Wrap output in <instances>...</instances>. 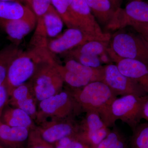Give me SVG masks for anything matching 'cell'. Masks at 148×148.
<instances>
[{"label":"cell","mask_w":148,"mask_h":148,"mask_svg":"<svg viewBox=\"0 0 148 148\" xmlns=\"http://www.w3.org/2000/svg\"><path fill=\"white\" fill-rule=\"evenodd\" d=\"M73 96L78 106L86 112H97L106 126L108 127L115 126L110 107L117 97L106 84L103 82H90L82 89L76 90Z\"/></svg>","instance_id":"cell-1"},{"label":"cell","mask_w":148,"mask_h":148,"mask_svg":"<svg viewBox=\"0 0 148 148\" xmlns=\"http://www.w3.org/2000/svg\"><path fill=\"white\" fill-rule=\"evenodd\" d=\"M52 58L47 48H32L24 52L20 51L9 66L5 82L8 94L34 75L38 64Z\"/></svg>","instance_id":"cell-2"},{"label":"cell","mask_w":148,"mask_h":148,"mask_svg":"<svg viewBox=\"0 0 148 148\" xmlns=\"http://www.w3.org/2000/svg\"><path fill=\"white\" fill-rule=\"evenodd\" d=\"M148 96V94L145 96L127 95L116 98L110 107L114 122L115 123L117 120H120L133 130L143 119V106Z\"/></svg>","instance_id":"cell-3"},{"label":"cell","mask_w":148,"mask_h":148,"mask_svg":"<svg viewBox=\"0 0 148 148\" xmlns=\"http://www.w3.org/2000/svg\"><path fill=\"white\" fill-rule=\"evenodd\" d=\"M71 12L76 29L93 40L109 41L110 34L103 32L85 0H73Z\"/></svg>","instance_id":"cell-4"},{"label":"cell","mask_w":148,"mask_h":148,"mask_svg":"<svg viewBox=\"0 0 148 148\" xmlns=\"http://www.w3.org/2000/svg\"><path fill=\"white\" fill-rule=\"evenodd\" d=\"M110 48L120 58L138 60L148 65V47L141 36L118 33L113 38Z\"/></svg>","instance_id":"cell-5"},{"label":"cell","mask_w":148,"mask_h":148,"mask_svg":"<svg viewBox=\"0 0 148 148\" xmlns=\"http://www.w3.org/2000/svg\"><path fill=\"white\" fill-rule=\"evenodd\" d=\"M54 61L45 62L34 74V91L41 101L59 92L64 82L56 68Z\"/></svg>","instance_id":"cell-6"},{"label":"cell","mask_w":148,"mask_h":148,"mask_svg":"<svg viewBox=\"0 0 148 148\" xmlns=\"http://www.w3.org/2000/svg\"><path fill=\"white\" fill-rule=\"evenodd\" d=\"M103 82L116 97L127 95L145 96L148 94L138 83L122 73L116 64L104 66Z\"/></svg>","instance_id":"cell-7"},{"label":"cell","mask_w":148,"mask_h":148,"mask_svg":"<svg viewBox=\"0 0 148 148\" xmlns=\"http://www.w3.org/2000/svg\"><path fill=\"white\" fill-rule=\"evenodd\" d=\"M107 52L120 71L135 81L148 93V64L138 60L120 58L110 47L108 48Z\"/></svg>","instance_id":"cell-8"},{"label":"cell","mask_w":148,"mask_h":148,"mask_svg":"<svg viewBox=\"0 0 148 148\" xmlns=\"http://www.w3.org/2000/svg\"><path fill=\"white\" fill-rule=\"evenodd\" d=\"M91 40H94L85 34L79 29L69 28L58 38L48 42L47 48L52 55L64 54Z\"/></svg>","instance_id":"cell-9"},{"label":"cell","mask_w":148,"mask_h":148,"mask_svg":"<svg viewBox=\"0 0 148 148\" xmlns=\"http://www.w3.org/2000/svg\"><path fill=\"white\" fill-rule=\"evenodd\" d=\"M118 29L136 23L148 22V3L143 0H132L125 8L117 10Z\"/></svg>","instance_id":"cell-10"},{"label":"cell","mask_w":148,"mask_h":148,"mask_svg":"<svg viewBox=\"0 0 148 148\" xmlns=\"http://www.w3.org/2000/svg\"><path fill=\"white\" fill-rule=\"evenodd\" d=\"M40 102V108L45 113L56 114L61 117L69 115L75 106H77L73 96L64 91L58 92Z\"/></svg>","instance_id":"cell-11"},{"label":"cell","mask_w":148,"mask_h":148,"mask_svg":"<svg viewBox=\"0 0 148 148\" xmlns=\"http://www.w3.org/2000/svg\"><path fill=\"white\" fill-rule=\"evenodd\" d=\"M98 23L109 30L117 29L116 11L109 0H85Z\"/></svg>","instance_id":"cell-12"},{"label":"cell","mask_w":148,"mask_h":148,"mask_svg":"<svg viewBox=\"0 0 148 148\" xmlns=\"http://www.w3.org/2000/svg\"><path fill=\"white\" fill-rule=\"evenodd\" d=\"M37 19L5 20L0 18V24L11 39L15 42L23 39L35 28Z\"/></svg>","instance_id":"cell-13"},{"label":"cell","mask_w":148,"mask_h":148,"mask_svg":"<svg viewBox=\"0 0 148 148\" xmlns=\"http://www.w3.org/2000/svg\"><path fill=\"white\" fill-rule=\"evenodd\" d=\"M0 18L5 20L37 19L34 13L20 2L0 1Z\"/></svg>","instance_id":"cell-14"},{"label":"cell","mask_w":148,"mask_h":148,"mask_svg":"<svg viewBox=\"0 0 148 148\" xmlns=\"http://www.w3.org/2000/svg\"><path fill=\"white\" fill-rule=\"evenodd\" d=\"M64 67L70 71L84 77L90 82H103L104 75V66L95 69L82 65L73 58H69Z\"/></svg>","instance_id":"cell-15"},{"label":"cell","mask_w":148,"mask_h":148,"mask_svg":"<svg viewBox=\"0 0 148 148\" xmlns=\"http://www.w3.org/2000/svg\"><path fill=\"white\" fill-rule=\"evenodd\" d=\"M11 95V103L17 108L23 110L30 116L36 113V105L30 95L29 87L26 84H22L15 88Z\"/></svg>","instance_id":"cell-16"},{"label":"cell","mask_w":148,"mask_h":148,"mask_svg":"<svg viewBox=\"0 0 148 148\" xmlns=\"http://www.w3.org/2000/svg\"><path fill=\"white\" fill-rule=\"evenodd\" d=\"M2 118L3 123L11 127L28 128L32 123L31 116L18 108L6 110L3 114Z\"/></svg>","instance_id":"cell-17"},{"label":"cell","mask_w":148,"mask_h":148,"mask_svg":"<svg viewBox=\"0 0 148 148\" xmlns=\"http://www.w3.org/2000/svg\"><path fill=\"white\" fill-rule=\"evenodd\" d=\"M42 18L47 36L53 38L61 33L64 22L52 5Z\"/></svg>","instance_id":"cell-18"},{"label":"cell","mask_w":148,"mask_h":148,"mask_svg":"<svg viewBox=\"0 0 148 148\" xmlns=\"http://www.w3.org/2000/svg\"><path fill=\"white\" fill-rule=\"evenodd\" d=\"M73 125L69 123H61L52 125L47 128L42 132L43 139L49 143L57 142L70 136L75 131Z\"/></svg>","instance_id":"cell-19"},{"label":"cell","mask_w":148,"mask_h":148,"mask_svg":"<svg viewBox=\"0 0 148 148\" xmlns=\"http://www.w3.org/2000/svg\"><path fill=\"white\" fill-rule=\"evenodd\" d=\"M109 42L100 40L89 41L75 48L64 54L67 56L74 54H84L98 56L107 51Z\"/></svg>","instance_id":"cell-20"},{"label":"cell","mask_w":148,"mask_h":148,"mask_svg":"<svg viewBox=\"0 0 148 148\" xmlns=\"http://www.w3.org/2000/svg\"><path fill=\"white\" fill-rule=\"evenodd\" d=\"M29 136L27 127H11L0 121V138L10 142H21Z\"/></svg>","instance_id":"cell-21"},{"label":"cell","mask_w":148,"mask_h":148,"mask_svg":"<svg viewBox=\"0 0 148 148\" xmlns=\"http://www.w3.org/2000/svg\"><path fill=\"white\" fill-rule=\"evenodd\" d=\"M20 51L16 46L10 45L0 51V86L5 82L10 64Z\"/></svg>","instance_id":"cell-22"},{"label":"cell","mask_w":148,"mask_h":148,"mask_svg":"<svg viewBox=\"0 0 148 148\" xmlns=\"http://www.w3.org/2000/svg\"><path fill=\"white\" fill-rule=\"evenodd\" d=\"M55 66L64 82H66L72 87L80 88L84 87L91 82L87 79L68 71L65 69L64 66L58 65L56 62Z\"/></svg>","instance_id":"cell-23"},{"label":"cell","mask_w":148,"mask_h":148,"mask_svg":"<svg viewBox=\"0 0 148 148\" xmlns=\"http://www.w3.org/2000/svg\"><path fill=\"white\" fill-rule=\"evenodd\" d=\"M73 0H51V5L68 28H76L71 12Z\"/></svg>","instance_id":"cell-24"},{"label":"cell","mask_w":148,"mask_h":148,"mask_svg":"<svg viewBox=\"0 0 148 148\" xmlns=\"http://www.w3.org/2000/svg\"><path fill=\"white\" fill-rule=\"evenodd\" d=\"M93 148H127V143L123 135L116 127L99 144Z\"/></svg>","instance_id":"cell-25"},{"label":"cell","mask_w":148,"mask_h":148,"mask_svg":"<svg viewBox=\"0 0 148 148\" xmlns=\"http://www.w3.org/2000/svg\"><path fill=\"white\" fill-rule=\"evenodd\" d=\"M131 148H148V122L138 125L133 130Z\"/></svg>","instance_id":"cell-26"},{"label":"cell","mask_w":148,"mask_h":148,"mask_svg":"<svg viewBox=\"0 0 148 148\" xmlns=\"http://www.w3.org/2000/svg\"><path fill=\"white\" fill-rule=\"evenodd\" d=\"M29 5L36 16L37 20L42 18L51 5V0H30Z\"/></svg>","instance_id":"cell-27"},{"label":"cell","mask_w":148,"mask_h":148,"mask_svg":"<svg viewBox=\"0 0 148 148\" xmlns=\"http://www.w3.org/2000/svg\"><path fill=\"white\" fill-rule=\"evenodd\" d=\"M69 57L75 59L84 66L95 69L102 67V64L98 56L84 54H74L70 56Z\"/></svg>","instance_id":"cell-28"},{"label":"cell","mask_w":148,"mask_h":148,"mask_svg":"<svg viewBox=\"0 0 148 148\" xmlns=\"http://www.w3.org/2000/svg\"><path fill=\"white\" fill-rule=\"evenodd\" d=\"M56 148H90L82 142L74 140L70 136L65 137L58 141Z\"/></svg>","instance_id":"cell-29"},{"label":"cell","mask_w":148,"mask_h":148,"mask_svg":"<svg viewBox=\"0 0 148 148\" xmlns=\"http://www.w3.org/2000/svg\"><path fill=\"white\" fill-rule=\"evenodd\" d=\"M134 29L140 33L143 36L148 37V22L144 23H136L131 25Z\"/></svg>","instance_id":"cell-30"},{"label":"cell","mask_w":148,"mask_h":148,"mask_svg":"<svg viewBox=\"0 0 148 148\" xmlns=\"http://www.w3.org/2000/svg\"><path fill=\"white\" fill-rule=\"evenodd\" d=\"M8 92L5 82L0 86V110L5 105L7 100Z\"/></svg>","instance_id":"cell-31"},{"label":"cell","mask_w":148,"mask_h":148,"mask_svg":"<svg viewBox=\"0 0 148 148\" xmlns=\"http://www.w3.org/2000/svg\"><path fill=\"white\" fill-rule=\"evenodd\" d=\"M99 58L102 64H106V65L112 64V60L107 52V50L106 52L99 56Z\"/></svg>","instance_id":"cell-32"},{"label":"cell","mask_w":148,"mask_h":148,"mask_svg":"<svg viewBox=\"0 0 148 148\" xmlns=\"http://www.w3.org/2000/svg\"><path fill=\"white\" fill-rule=\"evenodd\" d=\"M142 117L148 122V96L143 106Z\"/></svg>","instance_id":"cell-33"},{"label":"cell","mask_w":148,"mask_h":148,"mask_svg":"<svg viewBox=\"0 0 148 148\" xmlns=\"http://www.w3.org/2000/svg\"><path fill=\"white\" fill-rule=\"evenodd\" d=\"M111 4L113 7L114 8L117 10L121 8L122 3L123 0H109Z\"/></svg>","instance_id":"cell-34"},{"label":"cell","mask_w":148,"mask_h":148,"mask_svg":"<svg viewBox=\"0 0 148 148\" xmlns=\"http://www.w3.org/2000/svg\"><path fill=\"white\" fill-rule=\"evenodd\" d=\"M0 1H12L18 2L25 1L29 4V1H28V0H0Z\"/></svg>","instance_id":"cell-35"},{"label":"cell","mask_w":148,"mask_h":148,"mask_svg":"<svg viewBox=\"0 0 148 148\" xmlns=\"http://www.w3.org/2000/svg\"><path fill=\"white\" fill-rule=\"evenodd\" d=\"M141 36L143 37V38L145 40V41L147 44V45L148 47V37L146 36Z\"/></svg>","instance_id":"cell-36"},{"label":"cell","mask_w":148,"mask_h":148,"mask_svg":"<svg viewBox=\"0 0 148 148\" xmlns=\"http://www.w3.org/2000/svg\"><path fill=\"white\" fill-rule=\"evenodd\" d=\"M33 148H50L48 147H45V146H36L35 147H34Z\"/></svg>","instance_id":"cell-37"},{"label":"cell","mask_w":148,"mask_h":148,"mask_svg":"<svg viewBox=\"0 0 148 148\" xmlns=\"http://www.w3.org/2000/svg\"><path fill=\"white\" fill-rule=\"evenodd\" d=\"M28 1H29V3H30V0H28Z\"/></svg>","instance_id":"cell-38"}]
</instances>
